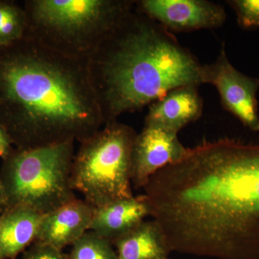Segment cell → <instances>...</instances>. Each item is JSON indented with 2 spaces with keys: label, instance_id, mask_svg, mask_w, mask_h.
<instances>
[{
  "label": "cell",
  "instance_id": "cell-1",
  "mask_svg": "<svg viewBox=\"0 0 259 259\" xmlns=\"http://www.w3.org/2000/svg\"><path fill=\"white\" fill-rule=\"evenodd\" d=\"M143 189L171 252L259 259V144L226 138L188 148Z\"/></svg>",
  "mask_w": 259,
  "mask_h": 259
},
{
  "label": "cell",
  "instance_id": "cell-2",
  "mask_svg": "<svg viewBox=\"0 0 259 259\" xmlns=\"http://www.w3.org/2000/svg\"><path fill=\"white\" fill-rule=\"evenodd\" d=\"M0 53V126L16 149L88 139L105 125L87 65L25 35Z\"/></svg>",
  "mask_w": 259,
  "mask_h": 259
},
{
  "label": "cell",
  "instance_id": "cell-3",
  "mask_svg": "<svg viewBox=\"0 0 259 259\" xmlns=\"http://www.w3.org/2000/svg\"><path fill=\"white\" fill-rule=\"evenodd\" d=\"M105 124L149 106L168 92L204 84L203 64L175 34L135 9L87 63Z\"/></svg>",
  "mask_w": 259,
  "mask_h": 259
},
{
  "label": "cell",
  "instance_id": "cell-4",
  "mask_svg": "<svg viewBox=\"0 0 259 259\" xmlns=\"http://www.w3.org/2000/svg\"><path fill=\"white\" fill-rule=\"evenodd\" d=\"M134 0H30L25 35L87 65L99 46L135 9Z\"/></svg>",
  "mask_w": 259,
  "mask_h": 259
},
{
  "label": "cell",
  "instance_id": "cell-5",
  "mask_svg": "<svg viewBox=\"0 0 259 259\" xmlns=\"http://www.w3.org/2000/svg\"><path fill=\"white\" fill-rule=\"evenodd\" d=\"M74 144L13 149L0 171L5 211L27 207L45 215L77 199L71 185Z\"/></svg>",
  "mask_w": 259,
  "mask_h": 259
},
{
  "label": "cell",
  "instance_id": "cell-6",
  "mask_svg": "<svg viewBox=\"0 0 259 259\" xmlns=\"http://www.w3.org/2000/svg\"><path fill=\"white\" fill-rule=\"evenodd\" d=\"M136 131L118 120L107 122L79 143L71 185L95 208L134 197L133 149Z\"/></svg>",
  "mask_w": 259,
  "mask_h": 259
},
{
  "label": "cell",
  "instance_id": "cell-7",
  "mask_svg": "<svg viewBox=\"0 0 259 259\" xmlns=\"http://www.w3.org/2000/svg\"><path fill=\"white\" fill-rule=\"evenodd\" d=\"M202 76L204 83L217 89L223 109L250 131L258 132L259 77L246 76L236 69L228 59L224 44L214 62L203 64Z\"/></svg>",
  "mask_w": 259,
  "mask_h": 259
},
{
  "label": "cell",
  "instance_id": "cell-8",
  "mask_svg": "<svg viewBox=\"0 0 259 259\" xmlns=\"http://www.w3.org/2000/svg\"><path fill=\"white\" fill-rule=\"evenodd\" d=\"M136 10L173 34L221 28L227 18L222 5L207 0H139Z\"/></svg>",
  "mask_w": 259,
  "mask_h": 259
},
{
  "label": "cell",
  "instance_id": "cell-9",
  "mask_svg": "<svg viewBox=\"0 0 259 259\" xmlns=\"http://www.w3.org/2000/svg\"><path fill=\"white\" fill-rule=\"evenodd\" d=\"M187 148L181 143L177 133L144 124L136 135L133 149V187L144 188L153 175L180 160Z\"/></svg>",
  "mask_w": 259,
  "mask_h": 259
},
{
  "label": "cell",
  "instance_id": "cell-10",
  "mask_svg": "<svg viewBox=\"0 0 259 259\" xmlns=\"http://www.w3.org/2000/svg\"><path fill=\"white\" fill-rule=\"evenodd\" d=\"M95 209L77 198L45 214L36 241L64 250L90 231Z\"/></svg>",
  "mask_w": 259,
  "mask_h": 259
},
{
  "label": "cell",
  "instance_id": "cell-11",
  "mask_svg": "<svg viewBox=\"0 0 259 259\" xmlns=\"http://www.w3.org/2000/svg\"><path fill=\"white\" fill-rule=\"evenodd\" d=\"M203 111V101L198 87L174 89L148 106L144 124L179 132L198 120Z\"/></svg>",
  "mask_w": 259,
  "mask_h": 259
},
{
  "label": "cell",
  "instance_id": "cell-12",
  "mask_svg": "<svg viewBox=\"0 0 259 259\" xmlns=\"http://www.w3.org/2000/svg\"><path fill=\"white\" fill-rule=\"evenodd\" d=\"M144 195L121 199L95 208L90 231L110 243L132 231L150 216Z\"/></svg>",
  "mask_w": 259,
  "mask_h": 259
},
{
  "label": "cell",
  "instance_id": "cell-13",
  "mask_svg": "<svg viewBox=\"0 0 259 259\" xmlns=\"http://www.w3.org/2000/svg\"><path fill=\"white\" fill-rule=\"evenodd\" d=\"M0 249L4 259H16L36 241L44 214L27 207L1 213Z\"/></svg>",
  "mask_w": 259,
  "mask_h": 259
},
{
  "label": "cell",
  "instance_id": "cell-14",
  "mask_svg": "<svg viewBox=\"0 0 259 259\" xmlns=\"http://www.w3.org/2000/svg\"><path fill=\"white\" fill-rule=\"evenodd\" d=\"M112 245L117 259H163L171 252L163 232L153 220L141 223Z\"/></svg>",
  "mask_w": 259,
  "mask_h": 259
},
{
  "label": "cell",
  "instance_id": "cell-15",
  "mask_svg": "<svg viewBox=\"0 0 259 259\" xmlns=\"http://www.w3.org/2000/svg\"><path fill=\"white\" fill-rule=\"evenodd\" d=\"M69 254L72 259H117L113 245L92 231L71 245Z\"/></svg>",
  "mask_w": 259,
  "mask_h": 259
},
{
  "label": "cell",
  "instance_id": "cell-16",
  "mask_svg": "<svg viewBox=\"0 0 259 259\" xmlns=\"http://www.w3.org/2000/svg\"><path fill=\"white\" fill-rule=\"evenodd\" d=\"M226 3L236 13L237 23L242 29H259V0H228Z\"/></svg>",
  "mask_w": 259,
  "mask_h": 259
},
{
  "label": "cell",
  "instance_id": "cell-17",
  "mask_svg": "<svg viewBox=\"0 0 259 259\" xmlns=\"http://www.w3.org/2000/svg\"><path fill=\"white\" fill-rule=\"evenodd\" d=\"M22 259H72L70 254L64 253V250L57 249L54 247L35 241L22 253Z\"/></svg>",
  "mask_w": 259,
  "mask_h": 259
},
{
  "label": "cell",
  "instance_id": "cell-18",
  "mask_svg": "<svg viewBox=\"0 0 259 259\" xmlns=\"http://www.w3.org/2000/svg\"><path fill=\"white\" fill-rule=\"evenodd\" d=\"M13 144L8 134L3 127L0 126V158L8 157L10 153L13 151Z\"/></svg>",
  "mask_w": 259,
  "mask_h": 259
},
{
  "label": "cell",
  "instance_id": "cell-19",
  "mask_svg": "<svg viewBox=\"0 0 259 259\" xmlns=\"http://www.w3.org/2000/svg\"><path fill=\"white\" fill-rule=\"evenodd\" d=\"M15 5L8 3H0V30L11 13Z\"/></svg>",
  "mask_w": 259,
  "mask_h": 259
},
{
  "label": "cell",
  "instance_id": "cell-20",
  "mask_svg": "<svg viewBox=\"0 0 259 259\" xmlns=\"http://www.w3.org/2000/svg\"><path fill=\"white\" fill-rule=\"evenodd\" d=\"M5 208H6V200H5L4 190L0 182V212H4Z\"/></svg>",
  "mask_w": 259,
  "mask_h": 259
},
{
  "label": "cell",
  "instance_id": "cell-21",
  "mask_svg": "<svg viewBox=\"0 0 259 259\" xmlns=\"http://www.w3.org/2000/svg\"><path fill=\"white\" fill-rule=\"evenodd\" d=\"M0 236H1V223H0ZM0 259H4L2 255L1 249H0Z\"/></svg>",
  "mask_w": 259,
  "mask_h": 259
},
{
  "label": "cell",
  "instance_id": "cell-22",
  "mask_svg": "<svg viewBox=\"0 0 259 259\" xmlns=\"http://www.w3.org/2000/svg\"><path fill=\"white\" fill-rule=\"evenodd\" d=\"M163 259H170V258H168V257H166V258H163Z\"/></svg>",
  "mask_w": 259,
  "mask_h": 259
}]
</instances>
